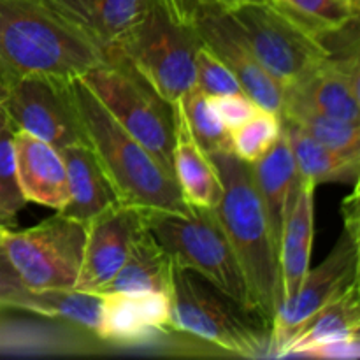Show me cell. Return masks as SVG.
I'll list each match as a JSON object with an SVG mask.
<instances>
[{
	"mask_svg": "<svg viewBox=\"0 0 360 360\" xmlns=\"http://www.w3.org/2000/svg\"><path fill=\"white\" fill-rule=\"evenodd\" d=\"M58 16L105 53L132 30L153 0H44Z\"/></svg>",
	"mask_w": 360,
	"mask_h": 360,
	"instance_id": "cell-16",
	"label": "cell"
},
{
	"mask_svg": "<svg viewBox=\"0 0 360 360\" xmlns=\"http://www.w3.org/2000/svg\"><path fill=\"white\" fill-rule=\"evenodd\" d=\"M83 262L74 288L101 294L125 262L134 238L143 229L139 207L116 204L88 221Z\"/></svg>",
	"mask_w": 360,
	"mask_h": 360,
	"instance_id": "cell-14",
	"label": "cell"
},
{
	"mask_svg": "<svg viewBox=\"0 0 360 360\" xmlns=\"http://www.w3.org/2000/svg\"><path fill=\"white\" fill-rule=\"evenodd\" d=\"M210 158L224 188L218 218L241 267L250 306L273 322L281 302L278 248L253 181L252 164L236 157L234 151L213 153Z\"/></svg>",
	"mask_w": 360,
	"mask_h": 360,
	"instance_id": "cell-1",
	"label": "cell"
},
{
	"mask_svg": "<svg viewBox=\"0 0 360 360\" xmlns=\"http://www.w3.org/2000/svg\"><path fill=\"white\" fill-rule=\"evenodd\" d=\"M70 90L88 146L108 174L120 202L139 210L188 213L190 206L174 176L109 115L90 88L74 77Z\"/></svg>",
	"mask_w": 360,
	"mask_h": 360,
	"instance_id": "cell-3",
	"label": "cell"
},
{
	"mask_svg": "<svg viewBox=\"0 0 360 360\" xmlns=\"http://www.w3.org/2000/svg\"><path fill=\"white\" fill-rule=\"evenodd\" d=\"M13 143L18 183L25 200L56 213L62 211L69 202V185L60 151L23 130H14Z\"/></svg>",
	"mask_w": 360,
	"mask_h": 360,
	"instance_id": "cell-15",
	"label": "cell"
},
{
	"mask_svg": "<svg viewBox=\"0 0 360 360\" xmlns=\"http://www.w3.org/2000/svg\"><path fill=\"white\" fill-rule=\"evenodd\" d=\"M181 108L186 116L192 136L199 143V146L207 155L221 153V151H232L231 132L225 129L221 120L210 105L206 95L197 90L195 86L190 88L181 98Z\"/></svg>",
	"mask_w": 360,
	"mask_h": 360,
	"instance_id": "cell-27",
	"label": "cell"
},
{
	"mask_svg": "<svg viewBox=\"0 0 360 360\" xmlns=\"http://www.w3.org/2000/svg\"><path fill=\"white\" fill-rule=\"evenodd\" d=\"M207 101H210V105L217 112V116L221 120V123H224L229 132H232L238 127H241L243 123L248 122L260 109L243 91L227 95H211V97H207Z\"/></svg>",
	"mask_w": 360,
	"mask_h": 360,
	"instance_id": "cell-33",
	"label": "cell"
},
{
	"mask_svg": "<svg viewBox=\"0 0 360 360\" xmlns=\"http://www.w3.org/2000/svg\"><path fill=\"white\" fill-rule=\"evenodd\" d=\"M13 137L14 127L0 105V229L16 227L18 214L27 206L18 183Z\"/></svg>",
	"mask_w": 360,
	"mask_h": 360,
	"instance_id": "cell-28",
	"label": "cell"
},
{
	"mask_svg": "<svg viewBox=\"0 0 360 360\" xmlns=\"http://www.w3.org/2000/svg\"><path fill=\"white\" fill-rule=\"evenodd\" d=\"M280 134V115L266 111V109H259L248 122L231 132L232 151L241 160L253 164L271 150Z\"/></svg>",
	"mask_w": 360,
	"mask_h": 360,
	"instance_id": "cell-30",
	"label": "cell"
},
{
	"mask_svg": "<svg viewBox=\"0 0 360 360\" xmlns=\"http://www.w3.org/2000/svg\"><path fill=\"white\" fill-rule=\"evenodd\" d=\"M192 30L229 67L243 94L248 95L260 109L281 115L285 88L260 65L245 34L227 9L218 6L204 7L192 23Z\"/></svg>",
	"mask_w": 360,
	"mask_h": 360,
	"instance_id": "cell-12",
	"label": "cell"
},
{
	"mask_svg": "<svg viewBox=\"0 0 360 360\" xmlns=\"http://www.w3.org/2000/svg\"><path fill=\"white\" fill-rule=\"evenodd\" d=\"M86 227L56 213L28 229H0V245L34 294L74 288L83 262Z\"/></svg>",
	"mask_w": 360,
	"mask_h": 360,
	"instance_id": "cell-9",
	"label": "cell"
},
{
	"mask_svg": "<svg viewBox=\"0 0 360 360\" xmlns=\"http://www.w3.org/2000/svg\"><path fill=\"white\" fill-rule=\"evenodd\" d=\"M280 116L330 150L360 151V123L306 109H285Z\"/></svg>",
	"mask_w": 360,
	"mask_h": 360,
	"instance_id": "cell-25",
	"label": "cell"
},
{
	"mask_svg": "<svg viewBox=\"0 0 360 360\" xmlns=\"http://www.w3.org/2000/svg\"><path fill=\"white\" fill-rule=\"evenodd\" d=\"M199 39L151 4L139 23L105 49L122 58L165 102L174 105L195 83ZM104 53V56H105Z\"/></svg>",
	"mask_w": 360,
	"mask_h": 360,
	"instance_id": "cell-7",
	"label": "cell"
},
{
	"mask_svg": "<svg viewBox=\"0 0 360 360\" xmlns=\"http://www.w3.org/2000/svg\"><path fill=\"white\" fill-rule=\"evenodd\" d=\"M174 109V146H172V169L188 206L217 207L221 199V181L210 155L199 146L192 136L181 102Z\"/></svg>",
	"mask_w": 360,
	"mask_h": 360,
	"instance_id": "cell-18",
	"label": "cell"
},
{
	"mask_svg": "<svg viewBox=\"0 0 360 360\" xmlns=\"http://www.w3.org/2000/svg\"><path fill=\"white\" fill-rule=\"evenodd\" d=\"M0 309H16L21 313L49 319V313L37 294L28 290L18 276L0 245Z\"/></svg>",
	"mask_w": 360,
	"mask_h": 360,
	"instance_id": "cell-31",
	"label": "cell"
},
{
	"mask_svg": "<svg viewBox=\"0 0 360 360\" xmlns=\"http://www.w3.org/2000/svg\"><path fill=\"white\" fill-rule=\"evenodd\" d=\"M67 171L69 202L58 213L86 225L109 207L120 204L108 174L88 144H74L58 150Z\"/></svg>",
	"mask_w": 360,
	"mask_h": 360,
	"instance_id": "cell-19",
	"label": "cell"
},
{
	"mask_svg": "<svg viewBox=\"0 0 360 360\" xmlns=\"http://www.w3.org/2000/svg\"><path fill=\"white\" fill-rule=\"evenodd\" d=\"M359 181L355 183V188L347 199L341 202V214H343V224H345V231L348 234H352L354 238L360 239V213H359Z\"/></svg>",
	"mask_w": 360,
	"mask_h": 360,
	"instance_id": "cell-36",
	"label": "cell"
},
{
	"mask_svg": "<svg viewBox=\"0 0 360 360\" xmlns=\"http://www.w3.org/2000/svg\"><path fill=\"white\" fill-rule=\"evenodd\" d=\"M281 118V116H280ZM301 178L320 183H357L360 176V151H338L316 143L297 125L281 118Z\"/></svg>",
	"mask_w": 360,
	"mask_h": 360,
	"instance_id": "cell-22",
	"label": "cell"
},
{
	"mask_svg": "<svg viewBox=\"0 0 360 360\" xmlns=\"http://www.w3.org/2000/svg\"><path fill=\"white\" fill-rule=\"evenodd\" d=\"M153 2L160 9H164V13L169 18H172L176 23L183 25V27H192V23L195 21V18L199 16V13L204 7H220L218 0H153Z\"/></svg>",
	"mask_w": 360,
	"mask_h": 360,
	"instance_id": "cell-35",
	"label": "cell"
},
{
	"mask_svg": "<svg viewBox=\"0 0 360 360\" xmlns=\"http://www.w3.org/2000/svg\"><path fill=\"white\" fill-rule=\"evenodd\" d=\"M174 262L162 248L143 221V229L134 238L125 262L101 290V294H141L160 292L171 294Z\"/></svg>",
	"mask_w": 360,
	"mask_h": 360,
	"instance_id": "cell-21",
	"label": "cell"
},
{
	"mask_svg": "<svg viewBox=\"0 0 360 360\" xmlns=\"http://www.w3.org/2000/svg\"><path fill=\"white\" fill-rule=\"evenodd\" d=\"M148 231L174 266L206 278L241 304L250 306L241 267L218 218L217 207L190 206L188 213L141 210Z\"/></svg>",
	"mask_w": 360,
	"mask_h": 360,
	"instance_id": "cell-5",
	"label": "cell"
},
{
	"mask_svg": "<svg viewBox=\"0 0 360 360\" xmlns=\"http://www.w3.org/2000/svg\"><path fill=\"white\" fill-rule=\"evenodd\" d=\"M79 79L90 88L109 115L139 141L169 174L174 176L172 105L112 53H105V62L91 67Z\"/></svg>",
	"mask_w": 360,
	"mask_h": 360,
	"instance_id": "cell-8",
	"label": "cell"
},
{
	"mask_svg": "<svg viewBox=\"0 0 360 360\" xmlns=\"http://www.w3.org/2000/svg\"><path fill=\"white\" fill-rule=\"evenodd\" d=\"M7 91H9V81L4 77V74L0 72V105H4V101L7 97Z\"/></svg>",
	"mask_w": 360,
	"mask_h": 360,
	"instance_id": "cell-38",
	"label": "cell"
},
{
	"mask_svg": "<svg viewBox=\"0 0 360 360\" xmlns=\"http://www.w3.org/2000/svg\"><path fill=\"white\" fill-rule=\"evenodd\" d=\"M355 334H360V283L316 311L285 345L276 359L295 357L320 343L343 340Z\"/></svg>",
	"mask_w": 360,
	"mask_h": 360,
	"instance_id": "cell-23",
	"label": "cell"
},
{
	"mask_svg": "<svg viewBox=\"0 0 360 360\" xmlns=\"http://www.w3.org/2000/svg\"><path fill=\"white\" fill-rule=\"evenodd\" d=\"M253 181L266 211L267 224L274 243L280 241L281 227L294 202L299 185V172L287 134L281 129L280 137L266 155L252 164Z\"/></svg>",
	"mask_w": 360,
	"mask_h": 360,
	"instance_id": "cell-20",
	"label": "cell"
},
{
	"mask_svg": "<svg viewBox=\"0 0 360 360\" xmlns=\"http://www.w3.org/2000/svg\"><path fill=\"white\" fill-rule=\"evenodd\" d=\"M315 181L299 176L294 202L281 227L280 241H278L281 301L299 290L309 271L313 225H315Z\"/></svg>",
	"mask_w": 360,
	"mask_h": 360,
	"instance_id": "cell-17",
	"label": "cell"
},
{
	"mask_svg": "<svg viewBox=\"0 0 360 360\" xmlns=\"http://www.w3.org/2000/svg\"><path fill=\"white\" fill-rule=\"evenodd\" d=\"M102 315L97 338L123 348L153 347L174 333L148 322L137 294H101Z\"/></svg>",
	"mask_w": 360,
	"mask_h": 360,
	"instance_id": "cell-24",
	"label": "cell"
},
{
	"mask_svg": "<svg viewBox=\"0 0 360 360\" xmlns=\"http://www.w3.org/2000/svg\"><path fill=\"white\" fill-rule=\"evenodd\" d=\"M260 65L287 90L334 55L329 35L309 27L276 0L229 9Z\"/></svg>",
	"mask_w": 360,
	"mask_h": 360,
	"instance_id": "cell-6",
	"label": "cell"
},
{
	"mask_svg": "<svg viewBox=\"0 0 360 360\" xmlns=\"http://www.w3.org/2000/svg\"><path fill=\"white\" fill-rule=\"evenodd\" d=\"M169 299L174 333L206 341L236 357L269 359L273 322L200 274L174 266Z\"/></svg>",
	"mask_w": 360,
	"mask_h": 360,
	"instance_id": "cell-4",
	"label": "cell"
},
{
	"mask_svg": "<svg viewBox=\"0 0 360 360\" xmlns=\"http://www.w3.org/2000/svg\"><path fill=\"white\" fill-rule=\"evenodd\" d=\"M292 14L316 28L322 34L330 35L359 21L360 6L352 0H276Z\"/></svg>",
	"mask_w": 360,
	"mask_h": 360,
	"instance_id": "cell-29",
	"label": "cell"
},
{
	"mask_svg": "<svg viewBox=\"0 0 360 360\" xmlns=\"http://www.w3.org/2000/svg\"><path fill=\"white\" fill-rule=\"evenodd\" d=\"M295 357L326 359V360H357L360 357V334L343 338V340L327 341L316 347L301 352Z\"/></svg>",
	"mask_w": 360,
	"mask_h": 360,
	"instance_id": "cell-34",
	"label": "cell"
},
{
	"mask_svg": "<svg viewBox=\"0 0 360 360\" xmlns=\"http://www.w3.org/2000/svg\"><path fill=\"white\" fill-rule=\"evenodd\" d=\"M220 2V7L224 9H232V7L239 6V4H248V2H266V0H218Z\"/></svg>",
	"mask_w": 360,
	"mask_h": 360,
	"instance_id": "cell-37",
	"label": "cell"
},
{
	"mask_svg": "<svg viewBox=\"0 0 360 360\" xmlns=\"http://www.w3.org/2000/svg\"><path fill=\"white\" fill-rule=\"evenodd\" d=\"M4 109L14 130L32 134L56 150L88 144L74 104L70 79L46 74L18 77L9 84Z\"/></svg>",
	"mask_w": 360,
	"mask_h": 360,
	"instance_id": "cell-10",
	"label": "cell"
},
{
	"mask_svg": "<svg viewBox=\"0 0 360 360\" xmlns=\"http://www.w3.org/2000/svg\"><path fill=\"white\" fill-rule=\"evenodd\" d=\"M102 62L104 51L44 0H0V72L9 84L28 74L72 79Z\"/></svg>",
	"mask_w": 360,
	"mask_h": 360,
	"instance_id": "cell-2",
	"label": "cell"
},
{
	"mask_svg": "<svg viewBox=\"0 0 360 360\" xmlns=\"http://www.w3.org/2000/svg\"><path fill=\"white\" fill-rule=\"evenodd\" d=\"M354 4H357V6H360V0H352Z\"/></svg>",
	"mask_w": 360,
	"mask_h": 360,
	"instance_id": "cell-39",
	"label": "cell"
},
{
	"mask_svg": "<svg viewBox=\"0 0 360 360\" xmlns=\"http://www.w3.org/2000/svg\"><path fill=\"white\" fill-rule=\"evenodd\" d=\"M359 253L360 239L343 231L327 259L316 269L308 271L294 295L281 301L273 319L269 359H276L316 311L359 283Z\"/></svg>",
	"mask_w": 360,
	"mask_h": 360,
	"instance_id": "cell-11",
	"label": "cell"
},
{
	"mask_svg": "<svg viewBox=\"0 0 360 360\" xmlns=\"http://www.w3.org/2000/svg\"><path fill=\"white\" fill-rule=\"evenodd\" d=\"M285 109H306L360 123V48L334 53L319 69L285 90Z\"/></svg>",
	"mask_w": 360,
	"mask_h": 360,
	"instance_id": "cell-13",
	"label": "cell"
},
{
	"mask_svg": "<svg viewBox=\"0 0 360 360\" xmlns=\"http://www.w3.org/2000/svg\"><path fill=\"white\" fill-rule=\"evenodd\" d=\"M193 86L202 91L206 97L243 91L229 67L200 41L195 51V83Z\"/></svg>",
	"mask_w": 360,
	"mask_h": 360,
	"instance_id": "cell-32",
	"label": "cell"
},
{
	"mask_svg": "<svg viewBox=\"0 0 360 360\" xmlns=\"http://www.w3.org/2000/svg\"><path fill=\"white\" fill-rule=\"evenodd\" d=\"M51 320H63L97 338L102 315V295L94 292L51 290L37 294Z\"/></svg>",
	"mask_w": 360,
	"mask_h": 360,
	"instance_id": "cell-26",
	"label": "cell"
}]
</instances>
